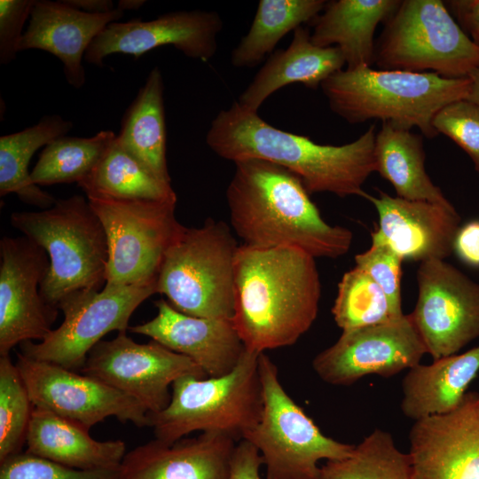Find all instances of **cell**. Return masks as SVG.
I'll return each instance as SVG.
<instances>
[{"mask_svg":"<svg viewBox=\"0 0 479 479\" xmlns=\"http://www.w3.org/2000/svg\"><path fill=\"white\" fill-rule=\"evenodd\" d=\"M234 164L226 200L231 227L243 245L296 247L315 258L348 253L352 232L323 219L298 177L260 159Z\"/></svg>","mask_w":479,"mask_h":479,"instance_id":"obj_3","label":"cell"},{"mask_svg":"<svg viewBox=\"0 0 479 479\" xmlns=\"http://www.w3.org/2000/svg\"><path fill=\"white\" fill-rule=\"evenodd\" d=\"M239 247L231 227L223 221L209 217L200 227L185 226L165 255L158 293L185 314L232 319Z\"/></svg>","mask_w":479,"mask_h":479,"instance_id":"obj_7","label":"cell"},{"mask_svg":"<svg viewBox=\"0 0 479 479\" xmlns=\"http://www.w3.org/2000/svg\"><path fill=\"white\" fill-rule=\"evenodd\" d=\"M78 185L87 196L126 200H177L171 185L155 177L116 137Z\"/></svg>","mask_w":479,"mask_h":479,"instance_id":"obj_30","label":"cell"},{"mask_svg":"<svg viewBox=\"0 0 479 479\" xmlns=\"http://www.w3.org/2000/svg\"><path fill=\"white\" fill-rule=\"evenodd\" d=\"M124 12L115 8L102 14L79 11L64 1L37 0L20 51L37 49L59 58L67 82L80 89L85 82L82 57L106 26L118 21Z\"/></svg>","mask_w":479,"mask_h":479,"instance_id":"obj_22","label":"cell"},{"mask_svg":"<svg viewBox=\"0 0 479 479\" xmlns=\"http://www.w3.org/2000/svg\"><path fill=\"white\" fill-rule=\"evenodd\" d=\"M315 259L296 247H239L232 320L246 349L291 346L310 328L321 296Z\"/></svg>","mask_w":479,"mask_h":479,"instance_id":"obj_2","label":"cell"},{"mask_svg":"<svg viewBox=\"0 0 479 479\" xmlns=\"http://www.w3.org/2000/svg\"><path fill=\"white\" fill-rule=\"evenodd\" d=\"M344 65L339 48L315 45L310 33L301 26L294 31L287 49L269 56L237 102L244 109L257 113L263 103L284 86L301 83L316 90Z\"/></svg>","mask_w":479,"mask_h":479,"instance_id":"obj_23","label":"cell"},{"mask_svg":"<svg viewBox=\"0 0 479 479\" xmlns=\"http://www.w3.org/2000/svg\"><path fill=\"white\" fill-rule=\"evenodd\" d=\"M428 354L409 314L386 322L342 331L318 353L312 367L325 382L349 386L367 375L392 377L420 364Z\"/></svg>","mask_w":479,"mask_h":479,"instance_id":"obj_15","label":"cell"},{"mask_svg":"<svg viewBox=\"0 0 479 479\" xmlns=\"http://www.w3.org/2000/svg\"><path fill=\"white\" fill-rule=\"evenodd\" d=\"M258 357L245 348L237 365L225 375L177 379L171 386L168 406L148 412L155 439L171 444L193 431L243 439L258 423L263 411Z\"/></svg>","mask_w":479,"mask_h":479,"instance_id":"obj_6","label":"cell"},{"mask_svg":"<svg viewBox=\"0 0 479 479\" xmlns=\"http://www.w3.org/2000/svg\"><path fill=\"white\" fill-rule=\"evenodd\" d=\"M145 3V0H120L116 8L123 12L125 11H136L142 7Z\"/></svg>","mask_w":479,"mask_h":479,"instance_id":"obj_45","label":"cell"},{"mask_svg":"<svg viewBox=\"0 0 479 479\" xmlns=\"http://www.w3.org/2000/svg\"><path fill=\"white\" fill-rule=\"evenodd\" d=\"M320 88L332 112L349 123L381 120L407 130L418 128L433 138L438 135L435 116L448 104L467 98L470 80L362 66L334 73Z\"/></svg>","mask_w":479,"mask_h":479,"instance_id":"obj_4","label":"cell"},{"mask_svg":"<svg viewBox=\"0 0 479 479\" xmlns=\"http://www.w3.org/2000/svg\"><path fill=\"white\" fill-rule=\"evenodd\" d=\"M34 406L16 364L0 357V463L21 452Z\"/></svg>","mask_w":479,"mask_h":479,"instance_id":"obj_35","label":"cell"},{"mask_svg":"<svg viewBox=\"0 0 479 479\" xmlns=\"http://www.w3.org/2000/svg\"><path fill=\"white\" fill-rule=\"evenodd\" d=\"M412 479H479V393L454 410L415 420L409 433Z\"/></svg>","mask_w":479,"mask_h":479,"instance_id":"obj_18","label":"cell"},{"mask_svg":"<svg viewBox=\"0 0 479 479\" xmlns=\"http://www.w3.org/2000/svg\"><path fill=\"white\" fill-rule=\"evenodd\" d=\"M81 372L134 398L150 413L168 406L171 398L169 388L180 377H208L189 357L153 340L137 343L126 332L97 343Z\"/></svg>","mask_w":479,"mask_h":479,"instance_id":"obj_12","label":"cell"},{"mask_svg":"<svg viewBox=\"0 0 479 479\" xmlns=\"http://www.w3.org/2000/svg\"><path fill=\"white\" fill-rule=\"evenodd\" d=\"M35 0L0 1V63L15 59L23 37V27L30 17Z\"/></svg>","mask_w":479,"mask_h":479,"instance_id":"obj_39","label":"cell"},{"mask_svg":"<svg viewBox=\"0 0 479 479\" xmlns=\"http://www.w3.org/2000/svg\"><path fill=\"white\" fill-rule=\"evenodd\" d=\"M235 447L215 432L171 444L154 439L126 453L119 479H228Z\"/></svg>","mask_w":479,"mask_h":479,"instance_id":"obj_21","label":"cell"},{"mask_svg":"<svg viewBox=\"0 0 479 479\" xmlns=\"http://www.w3.org/2000/svg\"><path fill=\"white\" fill-rule=\"evenodd\" d=\"M26 444L32 455L78 470L118 469L126 455L123 441H98L82 426L36 407Z\"/></svg>","mask_w":479,"mask_h":479,"instance_id":"obj_24","label":"cell"},{"mask_svg":"<svg viewBox=\"0 0 479 479\" xmlns=\"http://www.w3.org/2000/svg\"><path fill=\"white\" fill-rule=\"evenodd\" d=\"M319 479H412V474L408 453L396 446L389 432L376 428L349 457L326 461Z\"/></svg>","mask_w":479,"mask_h":479,"instance_id":"obj_33","label":"cell"},{"mask_svg":"<svg viewBox=\"0 0 479 479\" xmlns=\"http://www.w3.org/2000/svg\"><path fill=\"white\" fill-rule=\"evenodd\" d=\"M376 208L379 224L372 243H382L403 260H444L453 253L460 216L453 205L410 200L379 191L378 196L364 195Z\"/></svg>","mask_w":479,"mask_h":479,"instance_id":"obj_19","label":"cell"},{"mask_svg":"<svg viewBox=\"0 0 479 479\" xmlns=\"http://www.w3.org/2000/svg\"><path fill=\"white\" fill-rule=\"evenodd\" d=\"M116 135L101 130L91 137L63 136L42 151L30 173L32 182L40 185L83 181L94 169Z\"/></svg>","mask_w":479,"mask_h":479,"instance_id":"obj_32","label":"cell"},{"mask_svg":"<svg viewBox=\"0 0 479 479\" xmlns=\"http://www.w3.org/2000/svg\"><path fill=\"white\" fill-rule=\"evenodd\" d=\"M376 133V126L371 125L350 143L320 145L275 128L234 102L213 119L206 142L216 155L234 163L260 159L287 169L310 194L364 197L363 185L375 171Z\"/></svg>","mask_w":479,"mask_h":479,"instance_id":"obj_1","label":"cell"},{"mask_svg":"<svg viewBox=\"0 0 479 479\" xmlns=\"http://www.w3.org/2000/svg\"><path fill=\"white\" fill-rule=\"evenodd\" d=\"M447 4L463 31L479 46V0H454Z\"/></svg>","mask_w":479,"mask_h":479,"instance_id":"obj_42","label":"cell"},{"mask_svg":"<svg viewBox=\"0 0 479 479\" xmlns=\"http://www.w3.org/2000/svg\"><path fill=\"white\" fill-rule=\"evenodd\" d=\"M374 61L385 70L466 78L479 67L477 46L440 0H404L385 21Z\"/></svg>","mask_w":479,"mask_h":479,"instance_id":"obj_8","label":"cell"},{"mask_svg":"<svg viewBox=\"0 0 479 479\" xmlns=\"http://www.w3.org/2000/svg\"><path fill=\"white\" fill-rule=\"evenodd\" d=\"M479 373V345L463 353L419 364L402 381L401 411L411 419L449 412L457 408Z\"/></svg>","mask_w":479,"mask_h":479,"instance_id":"obj_26","label":"cell"},{"mask_svg":"<svg viewBox=\"0 0 479 479\" xmlns=\"http://www.w3.org/2000/svg\"><path fill=\"white\" fill-rule=\"evenodd\" d=\"M425 158L420 135L382 122L374 143L375 171L393 185L397 197L452 206L426 172Z\"/></svg>","mask_w":479,"mask_h":479,"instance_id":"obj_28","label":"cell"},{"mask_svg":"<svg viewBox=\"0 0 479 479\" xmlns=\"http://www.w3.org/2000/svg\"><path fill=\"white\" fill-rule=\"evenodd\" d=\"M0 357L18 344L43 341L51 332L58 309L40 292L50 259L26 236L0 240Z\"/></svg>","mask_w":479,"mask_h":479,"instance_id":"obj_16","label":"cell"},{"mask_svg":"<svg viewBox=\"0 0 479 479\" xmlns=\"http://www.w3.org/2000/svg\"><path fill=\"white\" fill-rule=\"evenodd\" d=\"M262 465L263 459L257 448L241 439L234 449L228 479H263L260 475Z\"/></svg>","mask_w":479,"mask_h":479,"instance_id":"obj_40","label":"cell"},{"mask_svg":"<svg viewBox=\"0 0 479 479\" xmlns=\"http://www.w3.org/2000/svg\"><path fill=\"white\" fill-rule=\"evenodd\" d=\"M10 220L49 255V271L40 286L47 303L58 309L67 295L106 284L107 238L88 199L75 194L46 209L13 212Z\"/></svg>","mask_w":479,"mask_h":479,"instance_id":"obj_5","label":"cell"},{"mask_svg":"<svg viewBox=\"0 0 479 479\" xmlns=\"http://www.w3.org/2000/svg\"><path fill=\"white\" fill-rule=\"evenodd\" d=\"M470 80V89L466 99L479 105V67L467 76Z\"/></svg>","mask_w":479,"mask_h":479,"instance_id":"obj_44","label":"cell"},{"mask_svg":"<svg viewBox=\"0 0 479 479\" xmlns=\"http://www.w3.org/2000/svg\"><path fill=\"white\" fill-rule=\"evenodd\" d=\"M326 4L324 0H260L247 35L232 51V65L237 68L259 65L287 34L319 15Z\"/></svg>","mask_w":479,"mask_h":479,"instance_id":"obj_31","label":"cell"},{"mask_svg":"<svg viewBox=\"0 0 479 479\" xmlns=\"http://www.w3.org/2000/svg\"><path fill=\"white\" fill-rule=\"evenodd\" d=\"M16 366L34 407L47 410L90 430L108 417L149 427L148 412L134 398L87 374L17 354Z\"/></svg>","mask_w":479,"mask_h":479,"instance_id":"obj_14","label":"cell"},{"mask_svg":"<svg viewBox=\"0 0 479 479\" xmlns=\"http://www.w3.org/2000/svg\"><path fill=\"white\" fill-rule=\"evenodd\" d=\"M403 259L389 246L372 243L355 256V266L365 271L385 293L394 317L404 315L401 300Z\"/></svg>","mask_w":479,"mask_h":479,"instance_id":"obj_37","label":"cell"},{"mask_svg":"<svg viewBox=\"0 0 479 479\" xmlns=\"http://www.w3.org/2000/svg\"><path fill=\"white\" fill-rule=\"evenodd\" d=\"M87 199L107 238L106 284L157 283L165 255L185 227L176 218L177 200Z\"/></svg>","mask_w":479,"mask_h":479,"instance_id":"obj_10","label":"cell"},{"mask_svg":"<svg viewBox=\"0 0 479 479\" xmlns=\"http://www.w3.org/2000/svg\"><path fill=\"white\" fill-rule=\"evenodd\" d=\"M64 2L79 11L91 14L106 13L115 9L111 0H64Z\"/></svg>","mask_w":479,"mask_h":479,"instance_id":"obj_43","label":"cell"},{"mask_svg":"<svg viewBox=\"0 0 479 479\" xmlns=\"http://www.w3.org/2000/svg\"><path fill=\"white\" fill-rule=\"evenodd\" d=\"M0 464V479H119L120 477V468L78 470L27 452L15 454Z\"/></svg>","mask_w":479,"mask_h":479,"instance_id":"obj_38","label":"cell"},{"mask_svg":"<svg viewBox=\"0 0 479 479\" xmlns=\"http://www.w3.org/2000/svg\"><path fill=\"white\" fill-rule=\"evenodd\" d=\"M155 293L157 283L76 291L58 306L64 314L61 325L38 343L22 342L21 352L68 370L82 368L92 348L112 331L126 332L133 312Z\"/></svg>","mask_w":479,"mask_h":479,"instance_id":"obj_11","label":"cell"},{"mask_svg":"<svg viewBox=\"0 0 479 479\" xmlns=\"http://www.w3.org/2000/svg\"><path fill=\"white\" fill-rule=\"evenodd\" d=\"M156 316L129 327L197 364L208 377L227 374L239 363L245 346L232 319L192 317L166 300L155 302Z\"/></svg>","mask_w":479,"mask_h":479,"instance_id":"obj_20","label":"cell"},{"mask_svg":"<svg viewBox=\"0 0 479 479\" xmlns=\"http://www.w3.org/2000/svg\"><path fill=\"white\" fill-rule=\"evenodd\" d=\"M433 126L467 153L479 173V105L467 99L452 102L436 114Z\"/></svg>","mask_w":479,"mask_h":479,"instance_id":"obj_36","label":"cell"},{"mask_svg":"<svg viewBox=\"0 0 479 479\" xmlns=\"http://www.w3.org/2000/svg\"><path fill=\"white\" fill-rule=\"evenodd\" d=\"M453 252L466 264L479 267V221L460 225L453 242Z\"/></svg>","mask_w":479,"mask_h":479,"instance_id":"obj_41","label":"cell"},{"mask_svg":"<svg viewBox=\"0 0 479 479\" xmlns=\"http://www.w3.org/2000/svg\"><path fill=\"white\" fill-rule=\"evenodd\" d=\"M263 411L243 439L255 445L266 467L265 479H319L321 459L349 457L355 445L325 436L281 385L278 368L265 354L258 357Z\"/></svg>","mask_w":479,"mask_h":479,"instance_id":"obj_9","label":"cell"},{"mask_svg":"<svg viewBox=\"0 0 479 479\" xmlns=\"http://www.w3.org/2000/svg\"><path fill=\"white\" fill-rule=\"evenodd\" d=\"M163 91L162 75L155 67L126 110L116 140L155 177L170 184L166 157Z\"/></svg>","mask_w":479,"mask_h":479,"instance_id":"obj_27","label":"cell"},{"mask_svg":"<svg viewBox=\"0 0 479 479\" xmlns=\"http://www.w3.org/2000/svg\"><path fill=\"white\" fill-rule=\"evenodd\" d=\"M73 123L59 115L43 116L21 131L0 137V196L15 193L25 203L46 209L57 201L31 180L29 162L35 153L66 136Z\"/></svg>","mask_w":479,"mask_h":479,"instance_id":"obj_29","label":"cell"},{"mask_svg":"<svg viewBox=\"0 0 479 479\" xmlns=\"http://www.w3.org/2000/svg\"><path fill=\"white\" fill-rule=\"evenodd\" d=\"M332 314L342 331L398 318L394 317L383 290L356 266L345 272L339 282Z\"/></svg>","mask_w":479,"mask_h":479,"instance_id":"obj_34","label":"cell"},{"mask_svg":"<svg viewBox=\"0 0 479 479\" xmlns=\"http://www.w3.org/2000/svg\"><path fill=\"white\" fill-rule=\"evenodd\" d=\"M224 23L214 11H176L149 21L136 18L112 22L89 46L86 62L103 66L106 57L121 53L136 59L161 46L171 45L185 56L208 61L216 53L217 35Z\"/></svg>","mask_w":479,"mask_h":479,"instance_id":"obj_17","label":"cell"},{"mask_svg":"<svg viewBox=\"0 0 479 479\" xmlns=\"http://www.w3.org/2000/svg\"><path fill=\"white\" fill-rule=\"evenodd\" d=\"M398 0H334L314 20L312 43L319 47H337L346 69L374 62V32L397 8Z\"/></svg>","mask_w":479,"mask_h":479,"instance_id":"obj_25","label":"cell"},{"mask_svg":"<svg viewBox=\"0 0 479 479\" xmlns=\"http://www.w3.org/2000/svg\"><path fill=\"white\" fill-rule=\"evenodd\" d=\"M417 286L409 316L433 360L457 354L479 338V283L435 259L420 263Z\"/></svg>","mask_w":479,"mask_h":479,"instance_id":"obj_13","label":"cell"}]
</instances>
